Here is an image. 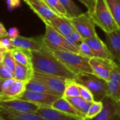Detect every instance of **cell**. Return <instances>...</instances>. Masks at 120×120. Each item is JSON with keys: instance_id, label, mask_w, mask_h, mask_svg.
<instances>
[{"instance_id": "cell-23", "label": "cell", "mask_w": 120, "mask_h": 120, "mask_svg": "<svg viewBox=\"0 0 120 120\" xmlns=\"http://www.w3.org/2000/svg\"><path fill=\"white\" fill-rule=\"evenodd\" d=\"M34 69L33 67L24 66L18 62L16 63L14 75L15 79L17 80L23 81L28 83L33 77Z\"/></svg>"}, {"instance_id": "cell-18", "label": "cell", "mask_w": 120, "mask_h": 120, "mask_svg": "<svg viewBox=\"0 0 120 120\" xmlns=\"http://www.w3.org/2000/svg\"><path fill=\"white\" fill-rule=\"evenodd\" d=\"M105 34V43L117 64L120 65V28Z\"/></svg>"}, {"instance_id": "cell-45", "label": "cell", "mask_w": 120, "mask_h": 120, "mask_svg": "<svg viewBox=\"0 0 120 120\" xmlns=\"http://www.w3.org/2000/svg\"><path fill=\"white\" fill-rule=\"evenodd\" d=\"M2 94L0 93V101L2 100Z\"/></svg>"}, {"instance_id": "cell-30", "label": "cell", "mask_w": 120, "mask_h": 120, "mask_svg": "<svg viewBox=\"0 0 120 120\" xmlns=\"http://www.w3.org/2000/svg\"><path fill=\"white\" fill-rule=\"evenodd\" d=\"M102 102L93 101L87 114V119H91L96 116L102 109Z\"/></svg>"}, {"instance_id": "cell-7", "label": "cell", "mask_w": 120, "mask_h": 120, "mask_svg": "<svg viewBox=\"0 0 120 120\" xmlns=\"http://www.w3.org/2000/svg\"><path fill=\"white\" fill-rule=\"evenodd\" d=\"M89 63L93 74L106 81H109L112 71L118 65L115 60L112 59L99 56L91 57Z\"/></svg>"}, {"instance_id": "cell-24", "label": "cell", "mask_w": 120, "mask_h": 120, "mask_svg": "<svg viewBox=\"0 0 120 120\" xmlns=\"http://www.w3.org/2000/svg\"><path fill=\"white\" fill-rule=\"evenodd\" d=\"M66 98L75 108H76L81 113H83L86 116V117L87 116L89 108H90V105H92L93 102L86 101V100L82 98L81 96L69 97V98ZM86 119H87V117H86Z\"/></svg>"}, {"instance_id": "cell-17", "label": "cell", "mask_w": 120, "mask_h": 120, "mask_svg": "<svg viewBox=\"0 0 120 120\" xmlns=\"http://www.w3.org/2000/svg\"><path fill=\"white\" fill-rule=\"evenodd\" d=\"M102 109L94 118L88 120H114L117 116L115 102L109 97L105 98L102 101Z\"/></svg>"}, {"instance_id": "cell-35", "label": "cell", "mask_w": 120, "mask_h": 120, "mask_svg": "<svg viewBox=\"0 0 120 120\" xmlns=\"http://www.w3.org/2000/svg\"><path fill=\"white\" fill-rule=\"evenodd\" d=\"M0 48H4L7 49H11L13 48L11 40L9 37H5L0 39Z\"/></svg>"}, {"instance_id": "cell-22", "label": "cell", "mask_w": 120, "mask_h": 120, "mask_svg": "<svg viewBox=\"0 0 120 120\" xmlns=\"http://www.w3.org/2000/svg\"><path fill=\"white\" fill-rule=\"evenodd\" d=\"M11 51L16 62L24 66L33 67L31 51L21 48H12L11 49Z\"/></svg>"}, {"instance_id": "cell-28", "label": "cell", "mask_w": 120, "mask_h": 120, "mask_svg": "<svg viewBox=\"0 0 120 120\" xmlns=\"http://www.w3.org/2000/svg\"><path fill=\"white\" fill-rule=\"evenodd\" d=\"M107 4L120 28V0H105Z\"/></svg>"}, {"instance_id": "cell-25", "label": "cell", "mask_w": 120, "mask_h": 120, "mask_svg": "<svg viewBox=\"0 0 120 120\" xmlns=\"http://www.w3.org/2000/svg\"><path fill=\"white\" fill-rule=\"evenodd\" d=\"M26 90H30V91H33V92H40V93H45L55 95L52 91H51L48 88H47L43 83L35 80L33 78L27 83Z\"/></svg>"}, {"instance_id": "cell-10", "label": "cell", "mask_w": 120, "mask_h": 120, "mask_svg": "<svg viewBox=\"0 0 120 120\" xmlns=\"http://www.w3.org/2000/svg\"><path fill=\"white\" fill-rule=\"evenodd\" d=\"M13 48L25 49L30 51H42L48 49L43 42V37L26 38L19 35L14 40H11Z\"/></svg>"}, {"instance_id": "cell-9", "label": "cell", "mask_w": 120, "mask_h": 120, "mask_svg": "<svg viewBox=\"0 0 120 120\" xmlns=\"http://www.w3.org/2000/svg\"><path fill=\"white\" fill-rule=\"evenodd\" d=\"M29 7L40 18L45 24L49 22L58 16L57 15L43 0H23Z\"/></svg>"}, {"instance_id": "cell-34", "label": "cell", "mask_w": 120, "mask_h": 120, "mask_svg": "<svg viewBox=\"0 0 120 120\" xmlns=\"http://www.w3.org/2000/svg\"><path fill=\"white\" fill-rule=\"evenodd\" d=\"M79 90H80V96L86 100V101L89 102H93L94 101V98L92 94V93L86 87L79 85Z\"/></svg>"}, {"instance_id": "cell-2", "label": "cell", "mask_w": 120, "mask_h": 120, "mask_svg": "<svg viewBox=\"0 0 120 120\" xmlns=\"http://www.w3.org/2000/svg\"><path fill=\"white\" fill-rule=\"evenodd\" d=\"M88 11L95 25L105 33L119 29L105 0H93V7Z\"/></svg>"}, {"instance_id": "cell-36", "label": "cell", "mask_w": 120, "mask_h": 120, "mask_svg": "<svg viewBox=\"0 0 120 120\" xmlns=\"http://www.w3.org/2000/svg\"><path fill=\"white\" fill-rule=\"evenodd\" d=\"M8 10L12 11L21 5V0H6Z\"/></svg>"}, {"instance_id": "cell-11", "label": "cell", "mask_w": 120, "mask_h": 120, "mask_svg": "<svg viewBox=\"0 0 120 120\" xmlns=\"http://www.w3.org/2000/svg\"><path fill=\"white\" fill-rule=\"evenodd\" d=\"M59 98L60 97L53 94L33 92L26 90L19 98L33 102L40 107H52L54 102Z\"/></svg>"}, {"instance_id": "cell-12", "label": "cell", "mask_w": 120, "mask_h": 120, "mask_svg": "<svg viewBox=\"0 0 120 120\" xmlns=\"http://www.w3.org/2000/svg\"><path fill=\"white\" fill-rule=\"evenodd\" d=\"M0 114L6 120H45L38 114L14 110L0 105Z\"/></svg>"}, {"instance_id": "cell-42", "label": "cell", "mask_w": 120, "mask_h": 120, "mask_svg": "<svg viewBox=\"0 0 120 120\" xmlns=\"http://www.w3.org/2000/svg\"><path fill=\"white\" fill-rule=\"evenodd\" d=\"M116 107V111H117V116L119 118L120 120V102H115Z\"/></svg>"}, {"instance_id": "cell-40", "label": "cell", "mask_w": 120, "mask_h": 120, "mask_svg": "<svg viewBox=\"0 0 120 120\" xmlns=\"http://www.w3.org/2000/svg\"><path fill=\"white\" fill-rule=\"evenodd\" d=\"M8 37V32L5 29L4 26L0 23V38Z\"/></svg>"}, {"instance_id": "cell-19", "label": "cell", "mask_w": 120, "mask_h": 120, "mask_svg": "<svg viewBox=\"0 0 120 120\" xmlns=\"http://www.w3.org/2000/svg\"><path fill=\"white\" fill-rule=\"evenodd\" d=\"M52 107L58 109L59 111H62L64 113L69 114L70 115L76 116L83 120H88L86 116L79 111L76 108H75L64 96L59 98L56 100L52 105Z\"/></svg>"}, {"instance_id": "cell-39", "label": "cell", "mask_w": 120, "mask_h": 120, "mask_svg": "<svg viewBox=\"0 0 120 120\" xmlns=\"http://www.w3.org/2000/svg\"><path fill=\"white\" fill-rule=\"evenodd\" d=\"M78 1L86 6L88 9V11L91 9L93 4V0H78Z\"/></svg>"}, {"instance_id": "cell-33", "label": "cell", "mask_w": 120, "mask_h": 120, "mask_svg": "<svg viewBox=\"0 0 120 120\" xmlns=\"http://www.w3.org/2000/svg\"><path fill=\"white\" fill-rule=\"evenodd\" d=\"M0 77L3 79H15L14 72L4 64H0Z\"/></svg>"}, {"instance_id": "cell-5", "label": "cell", "mask_w": 120, "mask_h": 120, "mask_svg": "<svg viewBox=\"0 0 120 120\" xmlns=\"http://www.w3.org/2000/svg\"><path fill=\"white\" fill-rule=\"evenodd\" d=\"M42 37L44 44L52 52L63 51L80 53L78 49L68 43L64 36L58 33L50 25L45 24V33Z\"/></svg>"}, {"instance_id": "cell-31", "label": "cell", "mask_w": 120, "mask_h": 120, "mask_svg": "<svg viewBox=\"0 0 120 120\" xmlns=\"http://www.w3.org/2000/svg\"><path fill=\"white\" fill-rule=\"evenodd\" d=\"M16 63V60L14 59V56L12 55L11 49H9L7 51V52L6 53V54H5L4 61L2 62V64H4L7 68H9V69H11L12 71L14 72Z\"/></svg>"}, {"instance_id": "cell-13", "label": "cell", "mask_w": 120, "mask_h": 120, "mask_svg": "<svg viewBox=\"0 0 120 120\" xmlns=\"http://www.w3.org/2000/svg\"><path fill=\"white\" fill-rule=\"evenodd\" d=\"M107 97L115 102H120V65H117L112 71L107 81Z\"/></svg>"}, {"instance_id": "cell-27", "label": "cell", "mask_w": 120, "mask_h": 120, "mask_svg": "<svg viewBox=\"0 0 120 120\" xmlns=\"http://www.w3.org/2000/svg\"><path fill=\"white\" fill-rule=\"evenodd\" d=\"M59 1L61 2V4L67 10L68 18L77 16L82 14L81 9L72 0H59Z\"/></svg>"}, {"instance_id": "cell-1", "label": "cell", "mask_w": 120, "mask_h": 120, "mask_svg": "<svg viewBox=\"0 0 120 120\" xmlns=\"http://www.w3.org/2000/svg\"><path fill=\"white\" fill-rule=\"evenodd\" d=\"M32 65L34 71L67 79H74L76 74L59 60L49 49L31 51Z\"/></svg>"}, {"instance_id": "cell-37", "label": "cell", "mask_w": 120, "mask_h": 120, "mask_svg": "<svg viewBox=\"0 0 120 120\" xmlns=\"http://www.w3.org/2000/svg\"><path fill=\"white\" fill-rule=\"evenodd\" d=\"M19 33H20L19 30L17 28L12 27V28H9V30L8 31V37L9 38H11V40H14L19 35Z\"/></svg>"}, {"instance_id": "cell-44", "label": "cell", "mask_w": 120, "mask_h": 120, "mask_svg": "<svg viewBox=\"0 0 120 120\" xmlns=\"http://www.w3.org/2000/svg\"><path fill=\"white\" fill-rule=\"evenodd\" d=\"M0 120H6V119H5L1 114H0Z\"/></svg>"}, {"instance_id": "cell-43", "label": "cell", "mask_w": 120, "mask_h": 120, "mask_svg": "<svg viewBox=\"0 0 120 120\" xmlns=\"http://www.w3.org/2000/svg\"><path fill=\"white\" fill-rule=\"evenodd\" d=\"M4 79H2L0 77V93H2V82Z\"/></svg>"}, {"instance_id": "cell-6", "label": "cell", "mask_w": 120, "mask_h": 120, "mask_svg": "<svg viewBox=\"0 0 120 120\" xmlns=\"http://www.w3.org/2000/svg\"><path fill=\"white\" fill-rule=\"evenodd\" d=\"M68 19L74 30H76L83 39L97 35L95 31L96 25L88 11L82 13L77 16L68 18Z\"/></svg>"}, {"instance_id": "cell-15", "label": "cell", "mask_w": 120, "mask_h": 120, "mask_svg": "<svg viewBox=\"0 0 120 120\" xmlns=\"http://www.w3.org/2000/svg\"><path fill=\"white\" fill-rule=\"evenodd\" d=\"M84 41L90 46L96 56L102 58H109L115 60L106 43L101 40V39L98 36V35L84 39Z\"/></svg>"}, {"instance_id": "cell-8", "label": "cell", "mask_w": 120, "mask_h": 120, "mask_svg": "<svg viewBox=\"0 0 120 120\" xmlns=\"http://www.w3.org/2000/svg\"><path fill=\"white\" fill-rule=\"evenodd\" d=\"M33 78L43 83L56 95L59 97H62L64 95L67 79L53 75L45 74L35 71H34Z\"/></svg>"}, {"instance_id": "cell-41", "label": "cell", "mask_w": 120, "mask_h": 120, "mask_svg": "<svg viewBox=\"0 0 120 120\" xmlns=\"http://www.w3.org/2000/svg\"><path fill=\"white\" fill-rule=\"evenodd\" d=\"M8 50L9 49H7L0 48V64H2V62L4 61V56H5V54Z\"/></svg>"}, {"instance_id": "cell-32", "label": "cell", "mask_w": 120, "mask_h": 120, "mask_svg": "<svg viewBox=\"0 0 120 120\" xmlns=\"http://www.w3.org/2000/svg\"><path fill=\"white\" fill-rule=\"evenodd\" d=\"M79 52L81 54L85 55V56H89V57H93V56H96L95 53L93 52V51L92 50V49L90 47V46L85 42H82L79 47Z\"/></svg>"}, {"instance_id": "cell-20", "label": "cell", "mask_w": 120, "mask_h": 120, "mask_svg": "<svg viewBox=\"0 0 120 120\" xmlns=\"http://www.w3.org/2000/svg\"><path fill=\"white\" fill-rule=\"evenodd\" d=\"M48 25H50L63 36H67L74 30V28L68 18L65 16H58L52 19Z\"/></svg>"}, {"instance_id": "cell-29", "label": "cell", "mask_w": 120, "mask_h": 120, "mask_svg": "<svg viewBox=\"0 0 120 120\" xmlns=\"http://www.w3.org/2000/svg\"><path fill=\"white\" fill-rule=\"evenodd\" d=\"M43 1L59 16L68 17L67 10L59 0H43Z\"/></svg>"}, {"instance_id": "cell-38", "label": "cell", "mask_w": 120, "mask_h": 120, "mask_svg": "<svg viewBox=\"0 0 120 120\" xmlns=\"http://www.w3.org/2000/svg\"><path fill=\"white\" fill-rule=\"evenodd\" d=\"M16 79H4L2 82V93L7 90L8 88L10 87V86L15 81Z\"/></svg>"}, {"instance_id": "cell-26", "label": "cell", "mask_w": 120, "mask_h": 120, "mask_svg": "<svg viewBox=\"0 0 120 120\" xmlns=\"http://www.w3.org/2000/svg\"><path fill=\"white\" fill-rule=\"evenodd\" d=\"M64 97H77L80 96L79 85L74 81V79H67L66 87L64 93Z\"/></svg>"}, {"instance_id": "cell-3", "label": "cell", "mask_w": 120, "mask_h": 120, "mask_svg": "<svg viewBox=\"0 0 120 120\" xmlns=\"http://www.w3.org/2000/svg\"><path fill=\"white\" fill-rule=\"evenodd\" d=\"M74 81L88 88L92 93L94 101L102 102L107 97V81L93 74L79 72L76 75Z\"/></svg>"}, {"instance_id": "cell-14", "label": "cell", "mask_w": 120, "mask_h": 120, "mask_svg": "<svg viewBox=\"0 0 120 120\" xmlns=\"http://www.w3.org/2000/svg\"><path fill=\"white\" fill-rule=\"evenodd\" d=\"M0 105L8 107L16 111L32 113H35L40 107V106L37 104L19 98L8 99L0 101Z\"/></svg>"}, {"instance_id": "cell-21", "label": "cell", "mask_w": 120, "mask_h": 120, "mask_svg": "<svg viewBox=\"0 0 120 120\" xmlns=\"http://www.w3.org/2000/svg\"><path fill=\"white\" fill-rule=\"evenodd\" d=\"M26 84L27 83L25 81L16 79L9 88L2 93V99L1 101L8 99L19 98L26 90Z\"/></svg>"}, {"instance_id": "cell-16", "label": "cell", "mask_w": 120, "mask_h": 120, "mask_svg": "<svg viewBox=\"0 0 120 120\" xmlns=\"http://www.w3.org/2000/svg\"><path fill=\"white\" fill-rule=\"evenodd\" d=\"M36 113L45 120H83L52 107H40Z\"/></svg>"}, {"instance_id": "cell-4", "label": "cell", "mask_w": 120, "mask_h": 120, "mask_svg": "<svg viewBox=\"0 0 120 120\" xmlns=\"http://www.w3.org/2000/svg\"><path fill=\"white\" fill-rule=\"evenodd\" d=\"M52 52L59 60L76 74L79 72L93 74V70L89 63L90 57L81 53L72 52L54 51Z\"/></svg>"}]
</instances>
